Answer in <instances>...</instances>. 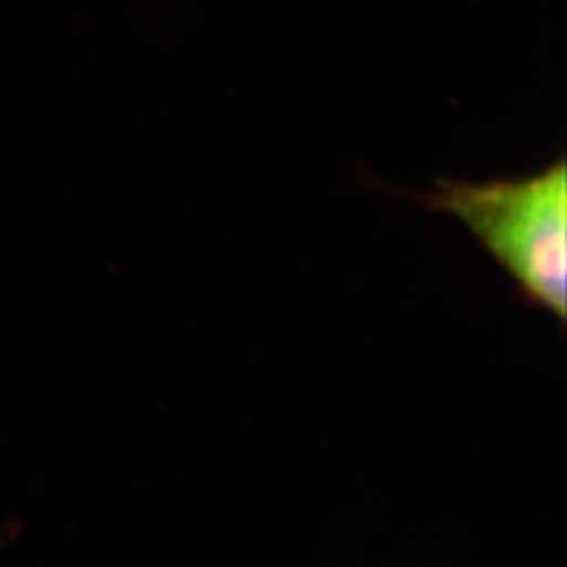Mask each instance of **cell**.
<instances>
[{
    "label": "cell",
    "instance_id": "1",
    "mask_svg": "<svg viewBox=\"0 0 567 567\" xmlns=\"http://www.w3.org/2000/svg\"><path fill=\"white\" fill-rule=\"evenodd\" d=\"M425 203L456 217L519 290L561 322L567 309L566 161L519 182H437Z\"/></svg>",
    "mask_w": 567,
    "mask_h": 567
}]
</instances>
